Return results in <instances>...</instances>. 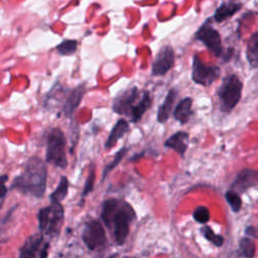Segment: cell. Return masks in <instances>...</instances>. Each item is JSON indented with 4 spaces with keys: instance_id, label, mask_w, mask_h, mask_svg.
I'll return each instance as SVG.
<instances>
[{
    "instance_id": "cell-1",
    "label": "cell",
    "mask_w": 258,
    "mask_h": 258,
    "mask_svg": "<svg viewBox=\"0 0 258 258\" xmlns=\"http://www.w3.org/2000/svg\"><path fill=\"white\" fill-rule=\"evenodd\" d=\"M101 218L108 228H113L116 243L123 245L129 235L130 224L135 218L133 208L126 202L109 199L102 206Z\"/></svg>"
},
{
    "instance_id": "cell-2",
    "label": "cell",
    "mask_w": 258,
    "mask_h": 258,
    "mask_svg": "<svg viewBox=\"0 0 258 258\" xmlns=\"http://www.w3.org/2000/svg\"><path fill=\"white\" fill-rule=\"evenodd\" d=\"M47 168L42 159L30 157L23 166V171L14 178L11 187L23 195L42 198L46 189Z\"/></svg>"
},
{
    "instance_id": "cell-3",
    "label": "cell",
    "mask_w": 258,
    "mask_h": 258,
    "mask_svg": "<svg viewBox=\"0 0 258 258\" xmlns=\"http://www.w3.org/2000/svg\"><path fill=\"white\" fill-rule=\"evenodd\" d=\"M151 105V96L148 91L140 92L137 87H132L119 94L113 101V111L126 115L131 122H138Z\"/></svg>"
},
{
    "instance_id": "cell-4",
    "label": "cell",
    "mask_w": 258,
    "mask_h": 258,
    "mask_svg": "<svg viewBox=\"0 0 258 258\" xmlns=\"http://www.w3.org/2000/svg\"><path fill=\"white\" fill-rule=\"evenodd\" d=\"M37 218L41 235L50 238L56 237L60 232L64 219L63 208L60 203H50L49 206L38 211Z\"/></svg>"
},
{
    "instance_id": "cell-5",
    "label": "cell",
    "mask_w": 258,
    "mask_h": 258,
    "mask_svg": "<svg viewBox=\"0 0 258 258\" xmlns=\"http://www.w3.org/2000/svg\"><path fill=\"white\" fill-rule=\"evenodd\" d=\"M45 159L48 163L59 168H66L68 165L67 140L59 128L51 129L47 135Z\"/></svg>"
},
{
    "instance_id": "cell-6",
    "label": "cell",
    "mask_w": 258,
    "mask_h": 258,
    "mask_svg": "<svg viewBox=\"0 0 258 258\" xmlns=\"http://www.w3.org/2000/svg\"><path fill=\"white\" fill-rule=\"evenodd\" d=\"M242 89L243 84L236 75H229L224 78L218 90L221 111L229 113L236 107L241 99Z\"/></svg>"
},
{
    "instance_id": "cell-7",
    "label": "cell",
    "mask_w": 258,
    "mask_h": 258,
    "mask_svg": "<svg viewBox=\"0 0 258 258\" xmlns=\"http://www.w3.org/2000/svg\"><path fill=\"white\" fill-rule=\"evenodd\" d=\"M82 240L92 251L104 247L107 243V237L102 223L98 220L87 222L82 231Z\"/></svg>"
},
{
    "instance_id": "cell-8",
    "label": "cell",
    "mask_w": 258,
    "mask_h": 258,
    "mask_svg": "<svg viewBox=\"0 0 258 258\" xmlns=\"http://www.w3.org/2000/svg\"><path fill=\"white\" fill-rule=\"evenodd\" d=\"M221 74V69L216 66H207L199 57V55L194 56L192 60V71L191 79L195 83L202 86H210L213 84Z\"/></svg>"
},
{
    "instance_id": "cell-9",
    "label": "cell",
    "mask_w": 258,
    "mask_h": 258,
    "mask_svg": "<svg viewBox=\"0 0 258 258\" xmlns=\"http://www.w3.org/2000/svg\"><path fill=\"white\" fill-rule=\"evenodd\" d=\"M197 40L202 41L216 56H220L223 51L222 39L219 32L211 25L210 19L205 21L195 35Z\"/></svg>"
},
{
    "instance_id": "cell-10",
    "label": "cell",
    "mask_w": 258,
    "mask_h": 258,
    "mask_svg": "<svg viewBox=\"0 0 258 258\" xmlns=\"http://www.w3.org/2000/svg\"><path fill=\"white\" fill-rule=\"evenodd\" d=\"M174 64V51L170 45H163L158 50L152 63L151 73L153 76L165 75Z\"/></svg>"
},
{
    "instance_id": "cell-11",
    "label": "cell",
    "mask_w": 258,
    "mask_h": 258,
    "mask_svg": "<svg viewBox=\"0 0 258 258\" xmlns=\"http://www.w3.org/2000/svg\"><path fill=\"white\" fill-rule=\"evenodd\" d=\"M258 185V170L253 168H244L239 171L234 179L231 189L238 194L244 192L250 187Z\"/></svg>"
},
{
    "instance_id": "cell-12",
    "label": "cell",
    "mask_w": 258,
    "mask_h": 258,
    "mask_svg": "<svg viewBox=\"0 0 258 258\" xmlns=\"http://www.w3.org/2000/svg\"><path fill=\"white\" fill-rule=\"evenodd\" d=\"M43 244L42 235L33 234L29 236L21 246L18 258H37L36 254L39 253Z\"/></svg>"
},
{
    "instance_id": "cell-13",
    "label": "cell",
    "mask_w": 258,
    "mask_h": 258,
    "mask_svg": "<svg viewBox=\"0 0 258 258\" xmlns=\"http://www.w3.org/2000/svg\"><path fill=\"white\" fill-rule=\"evenodd\" d=\"M86 93L85 85H80L77 88L73 89L69 95L67 96L63 106H62V112L67 117H72L76 111V109L79 107L84 95Z\"/></svg>"
},
{
    "instance_id": "cell-14",
    "label": "cell",
    "mask_w": 258,
    "mask_h": 258,
    "mask_svg": "<svg viewBox=\"0 0 258 258\" xmlns=\"http://www.w3.org/2000/svg\"><path fill=\"white\" fill-rule=\"evenodd\" d=\"M189 135L184 131H177L164 141V146L173 149L180 156H183L188 147Z\"/></svg>"
},
{
    "instance_id": "cell-15",
    "label": "cell",
    "mask_w": 258,
    "mask_h": 258,
    "mask_svg": "<svg viewBox=\"0 0 258 258\" xmlns=\"http://www.w3.org/2000/svg\"><path fill=\"white\" fill-rule=\"evenodd\" d=\"M176 95H177V92L174 89H171L167 93L163 103L159 106L157 111V121L159 123H164L168 120L170 114L172 113V108H173Z\"/></svg>"
},
{
    "instance_id": "cell-16",
    "label": "cell",
    "mask_w": 258,
    "mask_h": 258,
    "mask_svg": "<svg viewBox=\"0 0 258 258\" xmlns=\"http://www.w3.org/2000/svg\"><path fill=\"white\" fill-rule=\"evenodd\" d=\"M128 129H129L128 122L125 119H119L115 123L114 127L112 128V130L106 140L105 148L106 149L112 148L118 142V140L125 135V133L128 131Z\"/></svg>"
},
{
    "instance_id": "cell-17",
    "label": "cell",
    "mask_w": 258,
    "mask_h": 258,
    "mask_svg": "<svg viewBox=\"0 0 258 258\" xmlns=\"http://www.w3.org/2000/svg\"><path fill=\"white\" fill-rule=\"evenodd\" d=\"M191 106H192V99L189 97L183 98L173 110L174 119L181 124H185L189 120L192 114Z\"/></svg>"
},
{
    "instance_id": "cell-18",
    "label": "cell",
    "mask_w": 258,
    "mask_h": 258,
    "mask_svg": "<svg viewBox=\"0 0 258 258\" xmlns=\"http://www.w3.org/2000/svg\"><path fill=\"white\" fill-rule=\"evenodd\" d=\"M242 7L241 3L235 2H224L222 3L214 13V19L217 22H222L231 16H233L236 12H238Z\"/></svg>"
},
{
    "instance_id": "cell-19",
    "label": "cell",
    "mask_w": 258,
    "mask_h": 258,
    "mask_svg": "<svg viewBox=\"0 0 258 258\" xmlns=\"http://www.w3.org/2000/svg\"><path fill=\"white\" fill-rule=\"evenodd\" d=\"M246 57L252 68H258V32L251 34L247 40Z\"/></svg>"
},
{
    "instance_id": "cell-20",
    "label": "cell",
    "mask_w": 258,
    "mask_h": 258,
    "mask_svg": "<svg viewBox=\"0 0 258 258\" xmlns=\"http://www.w3.org/2000/svg\"><path fill=\"white\" fill-rule=\"evenodd\" d=\"M69 191V180L67 176H61L59 182L55 189L50 194L49 201L50 203H60L63 199H66Z\"/></svg>"
},
{
    "instance_id": "cell-21",
    "label": "cell",
    "mask_w": 258,
    "mask_h": 258,
    "mask_svg": "<svg viewBox=\"0 0 258 258\" xmlns=\"http://www.w3.org/2000/svg\"><path fill=\"white\" fill-rule=\"evenodd\" d=\"M256 247L254 241L249 237H244L239 242V253L244 258H254Z\"/></svg>"
},
{
    "instance_id": "cell-22",
    "label": "cell",
    "mask_w": 258,
    "mask_h": 258,
    "mask_svg": "<svg viewBox=\"0 0 258 258\" xmlns=\"http://www.w3.org/2000/svg\"><path fill=\"white\" fill-rule=\"evenodd\" d=\"M77 47H78L77 40L67 39V40H63L62 42H60L56 46V51L60 55H71V54L75 53V51L77 50Z\"/></svg>"
},
{
    "instance_id": "cell-23",
    "label": "cell",
    "mask_w": 258,
    "mask_h": 258,
    "mask_svg": "<svg viewBox=\"0 0 258 258\" xmlns=\"http://www.w3.org/2000/svg\"><path fill=\"white\" fill-rule=\"evenodd\" d=\"M225 199H226L227 203L229 204V206L231 207L233 212L237 213V212L240 211V209L242 207V200H241L238 192H236L233 189H229L225 194Z\"/></svg>"
},
{
    "instance_id": "cell-24",
    "label": "cell",
    "mask_w": 258,
    "mask_h": 258,
    "mask_svg": "<svg viewBox=\"0 0 258 258\" xmlns=\"http://www.w3.org/2000/svg\"><path fill=\"white\" fill-rule=\"evenodd\" d=\"M201 232H202V234L204 235V237H205L208 241H210L211 243H213V244L216 245L217 247H220V246L223 245V243H224V237L221 236V235L216 234V233L212 230L211 227L205 226V227H203V228L201 229Z\"/></svg>"
},
{
    "instance_id": "cell-25",
    "label": "cell",
    "mask_w": 258,
    "mask_h": 258,
    "mask_svg": "<svg viewBox=\"0 0 258 258\" xmlns=\"http://www.w3.org/2000/svg\"><path fill=\"white\" fill-rule=\"evenodd\" d=\"M126 151H127V148H125V147H123V148H121L116 154H115V157H114V159L110 162V163H108L106 166H105V168H104V170H103V176H102V179H104L107 175H108V173L112 170V169H114L119 163H120V161L122 160V158L124 157V155H125V153H126Z\"/></svg>"
},
{
    "instance_id": "cell-26",
    "label": "cell",
    "mask_w": 258,
    "mask_h": 258,
    "mask_svg": "<svg viewBox=\"0 0 258 258\" xmlns=\"http://www.w3.org/2000/svg\"><path fill=\"white\" fill-rule=\"evenodd\" d=\"M192 217L196 222H198L200 224H206L207 222H209V220L211 218V214H210L209 209L206 206H199L195 210Z\"/></svg>"
},
{
    "instance_id": "cell-27",
    "label": "cell",
    "mask_w": 258,
    "mask_h": 258,
    "mask_svg": "<svg viewBox=\"0 0 258 258\" xmlns=\"http://www.w3.org/2000/svg\"><path fill=\"white\" fill-rule=\"evenodd\" d=\"M95 178H96V173H95L94 168H92L88 177H87V179H86V183H85V186H84V189H83V192H82V199H85V197L93 190L94 183H95Z\"/></svg>"
},
{
    "instance_id": "cell-28",
    "label": "cell",
    "mask_w": 258,
    "mask_h": 258,
    "mask_svg": "<svg viewBox=\"0 0 258 258\" xmlns=\"http://www.w3.org/2000/svg\"><path fill=\"white\" fill-rule=\"evenodd\" d=\"M8 180V175L7 174H2L0 175V200H3L7 194V187L5 185L6 181Z\"/></svg>"
},
{
    "instance_id": "cell-29",
    "label": "cell",
    "mask_w": 258,
    "mask_h": 258,
    "mask_svg": "<svg viewBox=\"0 0 258 258\" xmlns=\"http://www.w3.org/2000/svg\"><path fill=\"white\" fill-rule=\"evenodd\" d=\"M245 232H246V234H247L248 236H251V237H256V236H257V234H256V230H255L253 227H251V226L247 227Z\"/></svg>"
}]
</instances>
